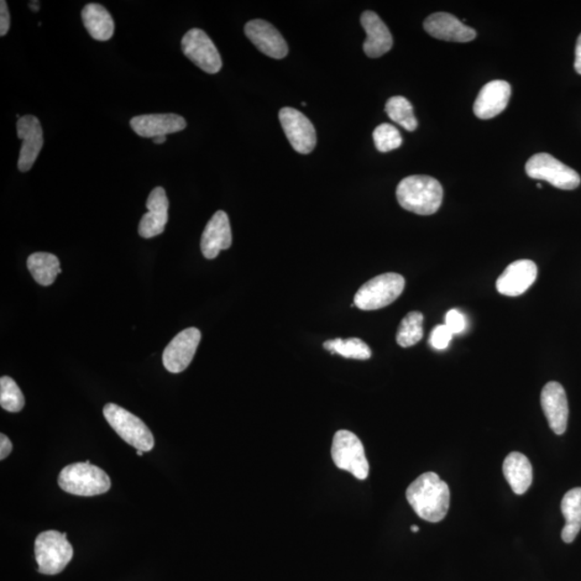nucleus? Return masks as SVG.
<instances>
[{
  "instance_id": "f257e3e1",
  "label": "nucleus",
  "mask_w": 581,
  "mask_h": 581,
  "mask_svg": "<svg viewBox=\"0 0 581 581\" xmlns=\"http://www.w3.org/2000/svg\"><path fill=\"white\" fill-rule=\"evenodd\" d=\"M406 497L421 519L436 523L446 517L450 505V490L436 473L427 472L412 481Z\"/></svg>"
},
{
  "instance_id": "9d476101",
  "label": "nucleus",
  "mask_w": 581,
  "mask_h": 581,
  "mask_svg": "<svg viewBox=\"0 0 581 581\" xmlns=\"http://www.w3.org/2000/svg\"><path fill=\"white\" fill-rule=\"evenodd\" d=\"M279 120L287 140L298 154H309L316 148V129L305 114L286 107L280 110Z\"/></svg>"
},
{
  "instance_id": "ea45409f",
  "label": "nucleus",
  "mask_w": 581,
  "mask_h": 581,
  "mask_svg": "<svg viewBox=\"0 0 581 581\" xmlns=\"http://www.w3.org/2000/svg\"><path fill=\"white\" fill-rule=\"evenodd\" d=\"M537 187L542 188L543 187H542V185H537Z\"/></svg>"
},
{
  "instance_id": "5701e85b",
  "label": "nucleus",
  "mask_w": 581,
  "mask_h": 581,
  "mask_svg": "<svg viewBox=\"0 0 581 581\" xmlns=\"http://www.w3.org/2000/svg\"><path fill=\"white\" fill-rule=\"evenodd\" d=\"M83 24L93 39L107 41L114 34V21L108 10L98 4H88L82 10Z\"/></svg>"
},
{
  "instance_id": "473e14b6",
  "label": "nucleus",
  "mask_w": 581,
  "mask_h": 581,
  "mask_svg": "<svg viewBox=\"0 0 581 581\" xmlns=\"http://www.w3.org/2000/svg\"><path fill=\"white\" fill-rule=\"evenodd\" d=\"M10 29V13L7 3L0 2V36L7 35Z\"/></svg>"
},
{
  "instance_id": "c756f323",
  "label": "nucleus",
  "mask_w": 581,
  "mask_h": 581,
  "mask_svg": "<svg viewBox=\"0 0 581 581\" xmlns=\"http://www.w3.org/2000/svg\"><path fill=\"white\" fill-rule=\"evenodd\" d=\"M377 150L390 152L399 149L403 144L400 130L394 125L384 123L376 128L373 134Z\"/></svg>"
},
{
  "instance_id": "1a4fd4ad",
  "label": "nucleus",
  "mask_w": 581,
  "mask_h": 581,
  "mask_svg": "<svg viewBox=\"0 0 581 581\" xmlns=\"http://www.w3.org/2000/svg\"><path fill=\"white\" fill-rule=\"evenodd\" d=\"M183 54L202 71L218 73L222 68L221 55L211 37L200 29L188 30L181 40Z\"/></svg>"
},
{
  "instance_id": "b1692460",
  "label": "nucleus",
  "mask_w": 581,
  "mask_h": 581,
  "mask_svg": "<svg viewBox=\"0 0 581 581\" xmlns=\"http://www.w3.org/2000/svg\"><path fill=\"white\" fill-rule=\"evenodd\" d=\"M561 510L565 518L562 539L564 543L570 544L581 530V488L569 490L564 495Z\"/></svg>"
},
{
  "instance_id": "20e7f679",
  "label": "nucleus",
  "mask_w": 581,
  "mask_h": 581,
  "mask_svg": "<svg viewBox=\"0 0 581 581\" xmlns=\"http://www.w3.org/2000/svg\"><path fill=\"white\" fill-rule=\"evenodd\" d=\"M35 556L39 573L56 575L71 561L73 548L67 541L66 533L46 531L36 538Z\"/></svg>"
},
{
  "instance_id": "0eeeda50",
  "label": "nucleus",
  "mask_w": 581,
  "mask_h": 581,
  "mask_svg": "<svg viewBox=\"0 0 581 581\" xmlns=\"http://www.w3.org/2000/svg\"><path fill=\"white\" fill-rule=\"evenodd\" d=\"M332 459L338 469L347 470L355 478L364 480L369 477V464L363 444L353 432L342 430L335 434Z\"/></svg>"
},
{
  "instance_id": "6e6552de",
  "label": "nucleus",
  "mask_w": 581,
  "mask_h": 581,
  "mask_svg": "<svg viewBox=\"0 0 581 581\" xmlns=\"http://www.w3.org/2000/svg\"><path fill=\"white\" fill-rule=\"evenodd\" d=\"M526 171L532 179L545 180L561 190H575L581 181L577 172L548 154L533 155Z\"/></svg>"
},
{
  "instance_id": "39448f33",
  "label": "nucleus",
  "mask_w": 581,
  "mask_h": 581,
  "mask_svg": "<svg viewBox=\"0 0 581 581\" xmlns=\"http://www.w3.org/2000/svg\"><path fill=\"white\" fill-rule=\"evenodd\" d=\"M405 279L400 274L386 273L366 282L354 296V305L362 311H377L395 302L404 291Z\"/></svg>"
},
{
  "instance_id": "a878e982",
  "label": "nucleus",
  "mask_w": 581,
  "mask_h": 581,
  "mask_svg": "<svg viewBox=\"0 0 581 581\" xmlns=\"http://www.w3.org/2000/svg\"><path fill=\"white\" fill-rule=\"evenodd\" d=\"M323 347L333 354H339L345 359L369 360L371 357V350L363 340L359 338L342 339L336 338L328 340Z\"/></svg>"
},
{
  "instance_id": "7c9ffc66",
  "label": "nucleus",
  "mask_w": 581,
  "mask_h": 581,
  "mask_svg": "<svg viewBox=\"0 0 581 581\" xmlns=\"http://www.w3.org/2000/svg\"><path fill=\"white\" fill-rule=\"evenodd\" d=\"M452 337L453 334L447 328L446 324H442V326H438L433 329L430 337V344L434 349L444 350L449 347Z\"/></svg>"
},
{
  "instance_id": "c85d7f7f",
  "label": "nucleus",
  "mask_w": 581,
  "mask_h": 581,
  "mask_svg": "<svg viewBox=\"0 0 581 581\" xmlns=\"http://www.w3.org/2000/svg\"><path fill=\"white\" fill-rule=\"evenodd\" d=\"M0 405L9 412H19L23 410L25 399L17 382L8 376L0 379Z\"/></svg>"
},
{
  "instance_id": "f3484780",
  "label": "nucleus",
  "mask_w": 581,
  "mask_h": 581,
  "mask_svg": "<svg viewBox=\"0 0 581 581\" xmlns=\"http://www.w3.org/2000/svg\"><path fill=\"white\" fill-rule=\"evenodd\" d=\"M148 212L141 218L138 232L143 238H154L164 232L169 222L170 202L163 187H155L145 203Z\"/></svg>"
},
{
  "instance_id": "bb28decb",
  "label": "nucleus",
  "mask_w": 581,
  "mask_h": 581,
  "mask_svg": "<svg viewBox=\"0 0 581 581\" xmlns=\"http://www.w3.org/2000/svg\"><path fill=\"white\" fill-rule=\"evenodd\" d=\"M386 112L392 121L401 125L408 132L417 129L418 121L413 114L412 104L405 97H391L386 104Z\"/></svg>"
},
{
  "instance_id": "6ab92c4d",
  "label": "nucleus",
  "mask_w": 581,
  "mask_h": 581,
  "mask_svg": "<svg viewBox=\"0 0 581 581\" xmlns=\"http://www.w3.org/2000/svg\"><path fill=\"white\" fill-rule=\"evenodd\" d=\"M232 229L227 212L219 211L209 220L202 235V253L208 260L216 259L222 250L232 245Z\"/></svg>"
},
{
  "instance_id": "4c0bfd02",
  "label": "nucleus",
  "mask_w": 581,
  "mask_h": 581,
  "mask_svg": "<svg viewBox=\"0 0 581 581\" xmlns=\"http://www.w3.org/2000/svg\"><path fill=\"white\" fill-rule=\"evenodd\" d=\"M411 530L413 533H418L419 530H420V528H419L418 526H412V527H411Z\"/></svg>"
},
{
  "instance_id": "393cba45",
  "label": "nucleus",
  "mask_w": 581,
  "mask_h": 581,
  "mask_svg": "<svg viewBox=\"0 0 581 581\" xmlns=\"http://www.w3.org/2000/svg\"><path fill=\"white\" fill-rule=\"evenodd\" d=\"M28 269L37 284L48 286L62 273L60 260L54 254L36 253L29 255Z\"/></svg>"
},
{
  "instance_id": "ddd939ff",
  "label": "nucleus",
  "mask_w": 581,
  "mask_h": 581,
  "mask_svg": "<svg viewBox=\"0 0 581 581\" xmlns=\"http://www.w3.org/2000/svg\"><path fill=\"white\" fill-rule=\"evenodd\" d=\"M537 278V266L530 260L514 261L496 280V290L502 295L517 297L526 293Z\"/></svg>"
},
{
  "instance_id": "2f4dec72",
  "label": "nucleus",
  "mask_w": 581,
  "mask_h": 581,
  "mask_svg": "<svg viewBox=\"0 0 581 581\" xmlns=\"http://www.w3.org/2000/svg\"><path fill=\"white\" fill-rule=\"evenodd\" d=\"M444 324L453 335L463 333L468 326L467 318L458 309H452L447 312Z\"/></svg>"
},
{
  "instance_id": "72a5a7b5",
  "label": "nucleus",
  "mask_w": 581,
  "mask_h": 581,
  "mask_svg": "<svg viewBox=\"0 0 581 581\" xmlns=\"http://www.w3.org/2000/svg\"><path fill=\"white\" fill-rule=\"evenodd\" d=\"M12 443L10 442V439L4 434H0V459H6L12 453Z\"/></svg>"
},
{
  "instance_id": "e433bc0d",
  "label": "nucleus",
  "mask_w": 581,
  "mask_h": 581,
  "mask_svg": "<svg viewBox=\"0 0 581 581\" xmlns=\"http://www.w3.org/2000/svg\"><path fill=\"white\" fill-rule=\"evenodd\" d=\"M165 141H166V136H162V137H156V138H154V143L155 145H162V144H164Z\"/></svg>"
},
{
  "instance_id": "f8f14e48",
  "label": "nucleus",
  "mask_w": 581,
  "mask_h": 581,
  "mask_svg": "<svg viewBox=\"0 0 581 581\" xmlns=\"http://www.w3.org/2000/svg\"><path fill=\"white\" fill-rule=\"evenodd\" d=\"M17 133L18 137L22 140L18 167L20 171L26 172L31 170L43 149V128L35 115L28 114L18 120Z\"/></svg>"
},
{
  "instance_id": "412c9836",
  "label": "nucleus",
  "mask_w": 581,
  "mask_h": 581,
  "mask_svg": "<svg viewBox=\"0 0 581 581\" xmlns=\"http://www.w3.org/2000/svg\"><path fill=\"white\" fill-rule=\"evenodd\" d=\"M361 24L368 35L363 45L366 55L371 59H378L391 50L394 46V37L378 14L365 12L361 17Z\"/></svg>"
},
{
  "instance_id": "a211bd4d",
  "label": "nucleus",
  "mask_w": 581,
  "mask_h": 581,
  "mask_svg": "<svg viewBox=\"0 0 581 581\" xmlns=\"http://www.w3.org/2000/svg\"><path fill=\"white\" fill-rule=\"evenodd\" d=\"M130 128L141 137L156 138L181 132L187 128V122L175 113L144 114L130 120Z\"/></svg>"
},
{
  "instance_id": "9b49d317",
  "label": "nucleus",
  "mask_w": 581,
  "mask_h": 581,
  "mask_svg": "<svg viewBox=\"0 0 581 581\" xmlns=\"http://www.w3.org/2000/svg\"><path fill=\"white\" fill-rule=\"evenodd\" d=\"M201 339L202 333L196 328H188L178 334L164 350L165 369L172 374L181 373L187 369L196 353Z\"/></svg>"
},
{
  "instance_id": "dca6fc26",
  "label": "nucleus",
  "mask_w": 581,
  "mask_h": 581,
  "mask_svg": "<svg viewBox=\"0 0 581 581\" xmlns=\"http://www.w3.org/2000/svg\"><path fill=\"white\" fill-rule=\"evenodd\" d=\"M423 28L428 35L439 40L469 43L476 38L475 29L446 12L433 13L424 21Z\"/></svg>"
},
{
  "instance_id": "2eb2a0df",
  "label": "nucleus",
  "mask_w": 581,
  "mask_h": 581,
  "mask_svg": "<svg viewBox=\"0 0 581 581\" xmlns=\"http://www.w3.org/2000/svg\"><path fill=\"white\" fill-rule=\"evenodd\" d=\"M541 404L549 427L557 436H562L567 431L569 420V403L564 387L559 382H548L542 391Z\"/></svg>"
},
{
  "instance_id": "58836bf2",
  "label": "nucleus",
  "mask_w": 581,
  "mask_h": 581,
  "mask_svg": "<svg viewBox=\"0 0 581 581\" xmlns=\"http://www.w3.org/2000/svg\"><path fill=\"white\" fill-rule=\"evenodd\" d=\"M137 455L138 457H143L144 452H141V450H137Z\"/></svg>"
},
{
  "instance_id": "f704fd0d",
  "label": "nucleus",
  "mask_w": 581,
  "mask_h": 581,
  "mask_svg": "<svg viewBox=\"0 0 581 581\" xmlns=\"http://www.w3.org/2000/svg\"><path fill=\"white\" fill-rule=\"evenodd\" d=\"M575 71L581 75V34L578 37L575 50Z\"/></svg>"
},
{
  "instance_id": "7ed1b4c3",
  "label": "nucleus",
  "mask_w": 581,
  "mask_h": 581,
  "mask_svg": "<svg viewBox=\"0 0 581 581\" xmlns=\"http://www.w3.org/2000/svg\"><path fill=\"white\" fill-rule=\"evenodd\" d=\"M59 486L67 494L94 496L106 494L112 488V480L104 470L92 464L73 463L62 469Z\"/></svg>"
},
{
  "instance_id": "aec40b11",
  "label": "nucleus",
  "mask_w": 581,
  "mask_h": 581,
  "mask_svg": "<svg viewBox=\"0 0 581 581\" xmlns=\"http://www.w3.org/2000/svg\"><path fill=\"white\" fill-rule=\"evenodd\" d=\"M511 95L509 82L494 80L481 88L474 104V113L481 120H489L499 115L507 107Z\"/></svg>"
},
{
  "instance_id": "4468645a",
  "label": "nucleus",
  "mask_w": 581,
  "mask_h": 581,
  "mask_svg": "<svg viewBox=\"0 0 581 581\" xmlns=\"http://www.w3.org/2000/svg\"><path fill=\"white\" fill-rule=\"evenodd\" d=\"M245 34L261 54L271 59H284L289 52L284 37L264 20L250 21L245 26Z\"/></svg>"
},
{
  "instance_id": "c9c22d12",
  "label": "nucleus",
  "mask_w": 581,
  "mask_h": 581,
  "mask_svg": "<svg viewBox=\"0 0 581 581\" xmlns=\"http://www.w3.org/2000/svg\"><path fill=\"white\" fill-rule=\"evenodd\" d=\"M29 8L33 10L34 12H39L40 3L39 2H30Z\"/></svg>"
},
{
  "instance_id": "cd10ccee",
  "label": "nucleus",
  "mask_w": 581,
  "mask_h": 581,
  "mask_svg": "<svg viewBox=\"0 0 581 581\" xmlns=\"http://www.w3.org/2000/svg\"><path fill=\"white\" fill-rule=\"evenodd\" d=\"M423 319L419 311H411L403 319L396 334V342L401 347L410 348L420 342L423 338Z\"/></svg>"
},
{
  "instance_id": "4be33fe9",
  "label": "nucleus",
  "mask_w": 581,
  "mask_h": 581,
  "mask_svg": "<svg viewBox=\"0 0 581 581\" xmlns=\"http://www.w3.org/2000/svg\"><path fill=\"white\" fill-rule=\"evenodd\" d=\"M502 473L516 494H525L533 483L530 460L520 452H511L507 455L502 464Z\"/></svg>"
},
{
  "instance_id": "f03ea898",
  "label": "nucleus",
  "mask_w": 581,
  "mask_h": 581,
  "mask_svg": "<svg viewBox=\"0 0 581 581\" xmlns=\"http://www.w3.org/2000/svg\"><path fill=\"white\" fill-rule=\"evenodd\" d=\"M396 197L406 211L430 216L442 206L444 190L441 182L430 176H410L400 182Z\"/></svg>"
},
{
  "instance_id": "423d86ee",
  "label": "nucleus",
  "mask_w": 581,
  "mask_h": 581,
  "mask_svg": "<svg viewBox=\"0 0 581 581\" xmlns=\"http://www.w3.org/2000/svg\"><path fill=\"white\" fill-rule=\"evenodd\" d=\"M104 416L115 433L130 446L144 452L154 449V438L150 428L132 412L110 403L104 407Z\"/></svg>"
}]
</instances>
